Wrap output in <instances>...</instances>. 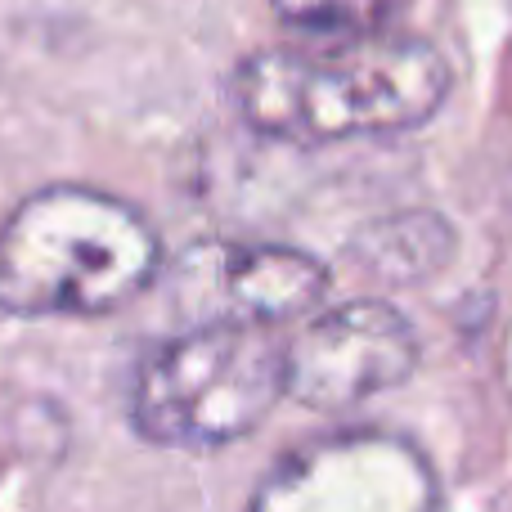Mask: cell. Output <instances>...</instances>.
<instances>
[{"label":"cell","mask_w":512,"mask_h":512,"mask_svg":"<svg viewBox=\"0 0 512 512\" xmlns=\"http://www.w3.org/2000/svg\"><path fill=\"white\" fill-rule=\"evenodd\" d=\"M450 95V63L423 36H351L324 45H274L234 68L230 104L265 140L342 144L400 135L436 117Z\"/></svg>","instance_id":"1"},{"label":"cell","mask_w":512,"mask_h":512,"mask_svg":"<svg viewBox=\"0 0 512 512\" xmlns=\"http://www.w3.org/2000/svg\"><path fill=\"white\" fill-rule=\"evenodd\" d=\"M158 265L162 243L131 203L86 185H45L0 225V310L14 319L108 315L140 297Z\"/></svg>","instance_id":"2"},{"label":"cell","mask_w":512,"mask_h":512,"mask_svg":"<svg viewBox=\"0 0 512 512\" xmlns=\"http://www.w3.org/2000/svg\"><path fill=\"white\" fill-rule=\"evenodd\" d=\"M283 396V346L261 324L203 319L140 360L131 423L167 450H221L252 436Z\"/></svg>","instance_id":"3"},{"label":"cell","mask_w":512,"mask_h":512,"mask_svg":"<svg viewBox=\"0 0 512 512\" xmlns=\"http://www.w3.org/2000/svg\"><path fill=\"white\" fill-rule=\"evenodd\" d=\"M441 486L418 445L391 432H333L288 450L248 512H436Z\"/></svg>","instance_id":"4"},{"label":"cell","mask_w":512,"mask_h":512,"mask_svg":"<svg viewBox=\"0 0 512 512\" xmlns=\"http://www.w3.org/2000/svg\"><path fill=\"white\" fill-rule=\"evenodd\" d=\"M418 369V333L387 301H346L306 319L283 346V387L306 409L364 405Z\"/></svg>","instance_id":"5"},{"label":"cell","mask_w":512,"mask_h":512,"mask_svg":"<svg viewBox=\"0 0 512 512\" xmlns=\"http://www.w3.org/2000/svg\"><path fill=\"white\" fill-rule=\"evenodd\" d=\"M185 279L225 324H288L328 297L333 274L310 252L279 243H207L185 261Z\"/></svg>","instance_id":"6"},{"label":"cell","mask_w":512,"mask_h":512,"mask_svg":"<svg viewBox=\"0 0 512 512\" xmlns=\"http://www.w3.org/2000/svg\"><path fill=\"white\" fill-rule=\"evenodd\" d=\"M454 252V234L436 216H391L360 234L355 256L382 279H427L436 274Z\"/></svg>","instance_id":"7"},{"label":"cell","mask_w":512,"mask_h":512,"mask_svg":"<svg viewBox=\"0 0 512 512\" xmlns=\"http://www.w3.org/2000/svg\"><path fill=\"white\" fill-rule=\"evenodd\" d=\"M270 5L288 32L315 41H351V36L391 32V23L414 0H270Z\"/></svg>","instance_id":"8"},{"label":"cell","mask_w":512,"mask_h":512,"mask_svg":"<svg viewBox=\"0 0 512 512\" xmlns=\"http://www.w3.org/2000/svg\"><path fill=\"white\" fill-rule=\"evenodd\" d=\"M45 423H50V414L36 418L32 432L23 427V436L9 445V454H0V512H27L36 486H41L45 459L59 454V441H45L41 436Z\"/></svg>","instance_id":"9"}]
</instances>
